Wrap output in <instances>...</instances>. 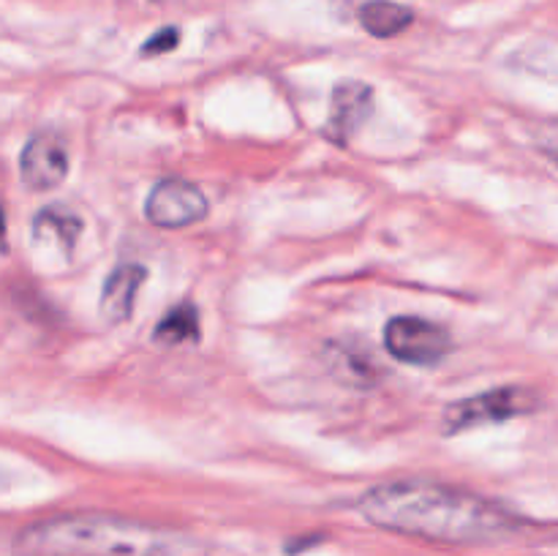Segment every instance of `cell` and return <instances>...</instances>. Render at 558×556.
Listing matches in <instances>:
<instances>
[{"label":"cell","instance_id":"cell-8","mask_svg":"<svg viewBox=\"0 0 558 556\" xmlns=\"http://www.w3.org/2000/svg\"><path fill=\"white\" fill-rule=\"evenodd\" d=\"M145 267L142 265H120L112 276L107 278L101 292V303H98V314L109 325H118L131 316L134 300L140 287L145 283Z\"/></svg>","mask_w":558,"mask_h":556},{"label":"cell","instance_id":"cell-5","mask_svg":"<svg viewBox=\"0 0 558 556\" xmlns=\"http://www.w3.org/2000/svg\"><path fill=\"white\" fill-rule=\"evenodd\" d=\"M147 221L161 229H180L207 216V200L194 183L180 178L161 180L153 185L145 202Z\"/></svg>","mask_w":558,"mask_h":556},{"label":"cell","instance_id":"cell-12","mask_svg":"<svg viewBox=\"0 0 558 556\" xmlns=\"http://www.w3.org/2000/svg\"><path fill=\"white\" fill-rule=\"evenodd\" d=\"M178 41H180L178 27H163V31H158L156 36L142 47V55H145V58H156V55H163L169 52V49L178 47Z\"/></svg>","mask_w":558,"mask_h":556},{"label":"cell","instance_id":"cell-1","mask_svg":"<svg viewBox=\"0 0 558 556\" xmlns=\"http://www.w3.org/2000/svg\"><path fill=\"white\" fill-rule=\"evenodd\" d=\"M360 512L387 532L447 545L499 543L518 532V518L501 505L430 480L376 485L360 496Z\"/></svg>","mask_w":558,"mask_h":556},{"label":"cell","instance_id":"cell-13","mask_svg":"<svg viewBox=\"0 0 558 556\" xmlns=\"http://www.w3.org/2000/svg\"><path fill=\"white\" fill-rule=\"evenodd\" d=\"M5 238V216H3V207H0V243Z\"/></svg>","mask_w":558,"mask_h":556},{"label":"cell","instance_id":"cell-2","mask_svg":"<svg viewBox=\"0 0 558 556\" xmlns=\"http://www.w3.org/2000/svg\"><path fill=\"white\" fill-rule=\"evenodd\" d=\"M172 534L109 512H71L31 523L14 540L20 556H169Z\"/></svg>","mask_w":558,"mask_h":556},{"label":"cell","instance_id":"cell-3","mask_svg":"<svg viewBox=\"0 0 558 556\" xmlns=\"http://www.w3.org/2000/svg\"><path fill=\"white\" fill-rule=\"evenodd\" d=\"M539 396L529 387L507 385L499 390H488L483 396L463 398V401L450 403L445 409V420L441 428L445 434H461L466 428H477V425L488 423H505L510 418H521V414L537 412Z\"/></svg>","mask_w":558,"mask_h":556},{"label":"cell","instance_id":"cell-6","mask_svg":"<svg viewBox=\"0 0 558 556\" xmlns=\"http://www.w3.org/2000/svg\"><path fill=\"white\" fill-rule=\"evenodd\" d=\"M22 183L31 191H52L69 174V153L54 131H38L31 136L20 158Z\"/></svg>","mask_w":558,"mask_h":556},{"label":"cell","instance_id":"cell-9","mask_svg":"<svg viewBox=\"0 0 558 556\" xmlns=\"http://www.w3.org/2000/svg\"><path fill=\"white\" fill-rule=\"evenodd\" d=\"M414 22L412 9L392 0H368L360 5V25L376 38H392Z\"/></svg>","mask_w":558,"mask_h":556},{"label":"cell","instance_id":"cell-7","mask_svg":"<svg viewBox=\"0 0 558 556\" xmlns=\"http://www.w3.org/2000/svg\"><path fill=\"white\" fill-rule=\"evenodd\" d=\"M371 112H374V87L357 80L338 82L336 90H332L330 107L332 140L347 145L354 136V131L371 118Z\"/></svg>","mask_w":558,"mask_h":556},{"label":"cell","instance_id":"cell-10","mask_svg":"<svg viewBox=\"0 0 558 556\" xmlns=\"http://www.w3.org/2000/svg\"><path fill=\"white\" fill-rule=\"evenodd\" d=\"M80 232L82 221L71 210H65V207H44V210L38 213L36 221H33V238H36L38 243L52 240L63 254H71Z\"/></svg>","mask_w":558,"mask_h":556},{"label":"cell","instance_id":"cell-11","mask_svg":"<svg viewBox=\"0 0 558 556\" xmlns=\"http://www.w3.org/2000/svg\"><path fill=\"white\" fill-rule=\"evenodd\" d=\"M158 343H167V347H178V343L196 341L199 338V314H196V305L183 300L180 305H174L169 314L161 316V322L156 325L153 333Z\"/></svg>","mask_w":558,"mask_h":556},{"label":"cell","instance_id":"cell-4","mask_svg":"<svg viewBox=\"0 0 558 556\" xmlns=\"http://www.w3.org/2000/svg\"><path fill=\"white\" fill-rule=\"evenodd\" d=\"M385 347L396 360L412 365H434L447 358L450 333L423 316H392L385 327Z\"/></svg>","mask_w":558,"mask_h":556}]
</instances>
